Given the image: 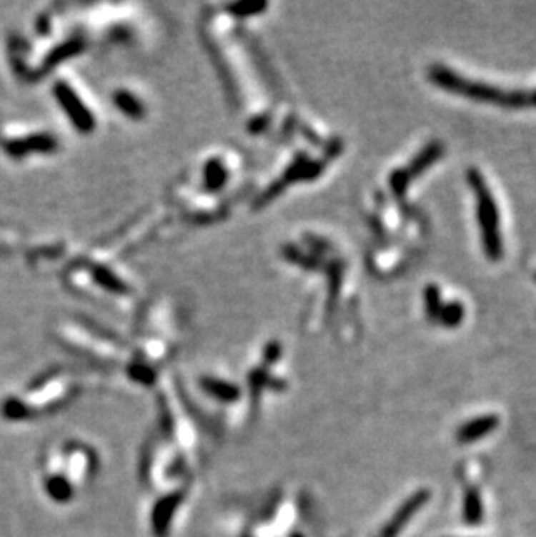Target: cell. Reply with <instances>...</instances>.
<instances>
[{
	"instance_id": "obj_1",
	"label": "cell",
	"mask_w": 536,
	"mask_h": 537,
	"mask_svg": "<svg viewBox=\"0 0 536 537\" xmlns=\"http://www.w3.org/2000/svg\"><path fill=\"white\" fill-rule=\"evenodd\" d=\"M470 184L477 190L479 195V218L482 224V235H484V246H486L487 256L496 259L500 258V236H498V214H496V207L491 194H487L486 186H484L481 176L475 171L470 172Z\"/></svg>"
},
{
	"instance_id": "obj_2",
	"label": "cell",
	"mask_w": 536,
	"mask_h": 537,
	"mask_svg": "<svg viewBox=\"0 0 536 537\" xmlns=\"http://www.w3.org/2000/svg\"><path fill=\"white\" fill-rule=\"evenodd\" d=\"M427 499V492H418V494L413 496L410 501H406V504L399 510L397 513H395L394 518L390 520L389 523H387V527L383 528V532L379 534L378 537H395L401 532V527L404 523L407 522V520L413 516V513L418 510L420 506H422L423 503H425Z\"/></svg>"
},
{
	"instance_id": "obj_3",
	"label": "cell",
	"mask_w": 536,
	"mask_h": 537,
	"mask_svg": "<svg viewBox=\"0 0 536 537\" xmlns=\"http://www.w3.org/2000/svg\"><path fill=\"white\" fill-rule=\"evenodd\" d=\"M498 424V419L495 416H484V418L474 419L470 423H467L465 426L460 428L458 431V440L460 442H474V440L482 438L484 435L491 433Z\"/></svg>"
},
{
	"instance_id": "obj_4",
	"label": "cell",
	"mask_w": 536,
	"mask_h": 537,
	"mask_svg": "<svg viewBox=\"0 0 536 537\" xmlns=\"http://www.w3.org/2000/svg\"><path fill=\"white\" fill-rule=\"evenodd\" d=\"M178 503H179V496H174V498L164 499L162 503L159 504L157 510H155V515H154L155 531H157V532L166 531L167 520L173 516V511H174V508L178 506Z\"/></svg>"
},
{
	"instance_id": "obj_5",
	"label": "cell",
	"mask_w": 536,
	"mask_h": 537,
	"mask_svg": "<svg viewBox=\"0 0 536 537\" xmlns=\"http://www.w3.org/2000/svg\"><path fill=\"white\" fill-rule=\"evenodd\" d=\"M465 515L467 518L470 520V522H477L479 520V515H481V510H479V501L470 498L469 501H467L465 504Z\"/></svg>"
}]
</instances>
